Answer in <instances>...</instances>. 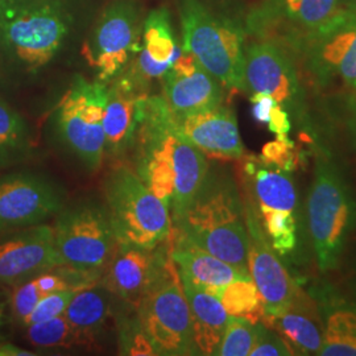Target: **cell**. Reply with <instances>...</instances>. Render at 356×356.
Returning <instances> with one entry per match:
<instances>
[{"instance_id": "obj_1", "label": "cell", "mask_w": 356, "mask_h": 356, "mask_svg": "<svg viewBox=\"0 0 356 356\" xmlns=\"http://www.w3.org/2000/svg\"><path fill=\"white\" fill-rule=\"evenodd\" d=\"M172 229L250 275L243 194L227 169H209L202 188Z\"/></svg>"}, {"instance_id": "obj_2", "label": "cell", "mask_w": 356, "mask_h": 356, "mask_svg": "<svg viewBox=\"0 0 356 356\" xmlns=\"http://www.w3.org/2000/svg\"><path fill=\"white\" fill-rule=\"evenodd\" d=\"M65 0H0V58L19 74L51 64L70 33Z\"/></svg>"}, {"instance_id": "obj_3", "label": "cell", "mask_w": 356, "mask_h": 356, "mask_svg": "<svg viewBox=\"0 0 356 356\" xmlns=\"http://www.w3.org/2000/svg\"><path fill=\"white\" fill-rule=\"evenodd\" d=\"M306 226L322 273L338 269L356 231V198L334 156L316 145L314 175L306 198Z\"/></svg>"}, {"instance_id": "obj_4", "label": "cell", "mask_w": 356, "mask_h": 356, "mask_svg": "<svg viewBox=\"0 0 356 356\" xmlns=\"http://www.w3.org/2000/svg\"><path fill=\"white\" fill-rule=\"evenodd\" d=\"M182 49L189 51L223 88L245 91L244 22L204 0H178Z\"/></svg>"}, {"instance_id": "obj_5", "label": "cell", "mask_w": 356, "mask_h": 356, "mask_svg": "<svg viewBox=\"0 0 356 356\" xmlns=\"http://www.w3.org/2000/svg\"><path fill=\"white\" fill-rule=\"evenodd\" d=\"M104 198L118 243L152 250L170 238L168 207L131 168L119 165L108 173Z\"/></svg>"}, {"instance_id": "obj_6", "label": "cell", "mask_w": 356, "mask_h": 356, "mask_svg": "<svg viewBox=\"0 0 356 356\" xmlns=\"http://www.w3.org/2000/svg\"><path fill=\"white\" fill-rule=\"evenodd\" d=\"M107 83L76 76L53 115V131L64 151L90 172L102 165L104 157L103 116Z\"/></svg>"}, {"instance_id": "obj_7", "label": "cell", "mask_w": 356, "mask_h": 356, "mask_svg": "<svg viewBox=\"0 0 356 356\" xmlns=\"http://www.w3.org/2000/svg\"><path fill=\"white\" fill-rule=\"evenodd\" d=\"M321 90L356 91V15L341 10L289 47Z\"/></svg>"}, {"instance_id": "obj_8", "label": "cell", "mask_w": 356, "mask_h": 356, "mask_svg": "<svg viewBox=\"0 0 356 356\" xmlns=\"http://www.w3.org/2000/svg\"><path fill=\"white\" fill-rule=\"evenodd\" d=\"M136 313L156 355H197L189 304L170 254Z\"/></svg>"}, {"instance_id": "obj_9", "label": "cell", "mask_w": 356, "mask_h": 356, "mask_svg": "<svg viewBox=\"0 0 356 356\" xmlns=\"http://www.w3.org/2000/svg\"><path fill=\"white\" fill-rule=\"evenodd\" d=\"M53 231L64 267L99 281L118 243L106 206L91 201L64 206Z\"/></svg>"}, {"instance_id": "obj_10", "label": "cell", "mask_w": 356, "mask_h": 356, "mask_svg": "<svg viewBox=\"0 0 356 356\" xmlns=\"http://www.w3.org/2000/svg\"><path fill=\"white\" fill-rule=\"evenodd\" d=\"M245 92L267 94L304 128H312L305 88L292 51L273 40L254 38L244 47Z\"/></svg>"}, {"instance_id": "obj_11", "label": "cell", "mask_w": 356, "mask_h": 356, "mask_svg": "<svg viewBox=\"0 0 356 356\" xmlns=\"http://www.w3.org/2000/svg\"><path fill=\"white\" fill-rule=\"evenodd\" d=\"M143 22L136 0H113L103 10L82 49L98 81L107 83L127 67L139 51Z\"/></svg>"}, {"instance_id": "obj_12", "label": "cell", "mask_w": 356, "mask_h": 356, "mask_svg": "<svg viewBox=\"0 0 356 356\" xmlns=\"http://www.w3.org/2000/svg\"><path fill=\"white\" fill-rule=\"evenodd\" d=\"M65 206L64 191L32 170L0 176V234L45 223Z\"/></svg>"}, {"instance_id": "obj_13", "label": "cell", "mask_w": 356, "mask_h": 356, "mask_svg": "<svg viewBox=\"0 0 356 356\" xmlns=\"http://www.w3.org/2000/svg\"><path fill=\"white\" fill-rule=\"evenodd\" d=\"M341 11V0H260L245 16L247 36L289 47Z\"/></svg>"}, {"instance_id": "obj_14", "label": "cell", "mask_w": 356, "mask_h": 356, "mask_svg": "<svg viewBox=\"0 0 356 356\" xmlns=\"http://www.w3.org/2000/svg\"><path fill=\"white\" fill-rule=\"evenodd\" d=\"M243 201L248 234V272L261 296L264 317H273L289 305L298 285L270 245L252 206L244 197Z\"/></svg>"}, {"instance_id": "obj_15", "label": "cell", "mask_w": 356, "mask_h": 356, "mask_svg": "<svg viewBox=\"0 0 356 356\" xmlns=\"http://www.w3.org/2000/svg\"><path fill=\"white\" fill-rule=\"evenodd\" d=\"M63 266L51 226L42 223L0 234V285L15 286Z\"/></svg>"}, {"instance_id": "obj_16", "label": "cell", "mask_w": 356, "mask_h": 356, "mask_svg": "<svg viewBox=\"0 0 356 356\" xmlns=\"http://www.w3.org/2000/svg\"><path fill=\"white\" fill-rule=\"evenodd\" d=\"M169 241L152 250L116 243L99 281L132 309H138L169 257Z\"/></svg>"}, {"instance_id": "obj_17", "label": "cell", "mask_w": 356, "mask_h": 356, "mask_svg": "<svg viewBox=\"0 0 356 356\" xmlns=\"http://www.w3.org/2000/svg\"><path fill=\"white\" fill-rule=\"evenodd\" d=\"M148 90L149 86L128 67L115 76L108 86L103 116L104 154L108 157H120L132 149L140 103L148 95Z\"/></svg>"}, {"instance_id": "obj_18", "label": "cell", "mask_w": 356, "mask_h": 356, "mask_svg": "<svg viewBox=\"0 0 356 356\" xmlns=\"http://www.w3.org/2000/svg\"><path fill=\"white\" fill-rule=\"evenodd\" d=\"M178 135L206 157L241 160L245 154L235 111L225 104L194 114L175 116Z\"/></svg>"}, {"instance_id": "obj_19", "label": "cell", "mask_w": 356, "mask_h": 356, "mask_svg": "<svg viewBox=\"0 0 356 356\" xmlns=\"http://www.w3.org/2000/svg\"><path fill=\"white\" fill-rule=\"evenodd\" d=\"M163 79V98L175 116L200 113L220 106L225 101L223 85L185 49H181Z\"/></svg>"}, {"instance_id": "obj_20", "label": "cell", "mask_w": 356, "mask_h": 356, "mask_svg": "<svg viewBox=\"0 0 356 356\" xmlns=\"http://www.w3.org/2000/svg\"><path fill=\"white\" fill-rule=\"evenodd\" d=\"M241 160L243 197L254 207L256 216H300L298 191L291 172L256 154H244Z\"/></svg>"}, {"instance_id": "obj_21", "label": "cell", "mask_w": 356, "mask_h": 356, "mask_svg": "<svg viewBox=\"0 0 356 356\" xmlns=\"http://www.w3.org/2000/svg\"><path fill=\"white\" fill-rule=\"evenodd\" d=\"M181 49L168 8H154L144 17L140 47L127 67L141 82L149 86L153 79L165 76L177 60Z\"/></svg>"}, {"instance_id": "obj_22", "label": "cell", "mask_w": 356, "mask_h": 356, "mask_svg": "<svg viewBox=\"0 0 356 356\" xmlns=\"http://www.w3.org/2000/svg\"><path fill=\"white\" fill-rule=\"evenodd\" d=\"M267 327L276 331L288 343L293 355H319L323 344V321L312 293L300 286L292 301L277 316L264 317Z\"/></svg>"}, {"instance_id": "obj_23", "label": "cell", "mask_w": 356, "mask_h": 356, "mask_svg": "<svg viewBox=\"0 0 356 356\" xmlns=\"http://www.w3.org/2000/svg\"><path fill=\"white\" fill-rule=\"evenodd\" d=\"M312 296L323 321L321 356H356V301L348 300L334 286L321 284Z\"/></svg>"}, {"instance_id": "obj_24", "label": "cell", "mask_w": 356, "mask_h": 356, "mask_svg": "<svg viewBox=\"0 0 356 356\" xmlns=\"http://www.w3.org/2000/svg\"><path fill=\"white\" fill-rule=\"evenodd\" d=\"M169 254L181 276L188 277L214 296L232 281L251 279L250 275L209 254L173 229L169 241Z\"/></svg>"}, {"instance_id": "obj_25", "label": "cell", "mask_w": 356, "mask_h": 356, "mask_svg": "<svg viewBox=\"0 0 356 356\" xmlns=\"http://www.w3.org/2000/svg\"><path fill=\"white\" fill-rule=\"evenodd\" d=\"M179 275V273H178ZM191 310L193 339L197 355H216L229 322V313L211 293L179 275Z\"/></svg>"}, {"instance_id": "obj_26", "label": "cell", "mask_w": 356, "mask_h": 356, "mask_svg": "<svg viewBox=\"0 0 356 356\" xmlns=\"http://www.w3.org/2000/svg\"><path fill=\"white\" fill-rule=\"evenodd\" d=\"M173 169H175V193L169 204L172 226L189 209L195 195L204 185L209 173L207 157L189 141L182 139L177 132L173 141Z\"/></svg>"}, {"instance_id": "obj_27", "label": "cell", "mask_w": 356, "mask_h": 356, "mask_svg": "<svg viewBox=\"0 0 356 356\" xmlns=\"http://www.w3.org/2000/svg\"><path fill=\"white\" fill-rule=\"evenodd\" d=\"M114 298V294L101 281L76 291L64 316L76 332L79 344H90L101 334L113 313Z\"/></svg>"}, {"instance_id": "obj_28", "label": "cell", "mask_w": 356, "mask_h": 356, "mask_svg": "<svg viewBox=\"0 0 356 356\" xmlns=\"http://www.w3.org/2000/svg\"><path fill=\"white\" fill-rule=\"evenodd\" d=\"M32 151L24 118L0 95V170L22 164Z\"/></svg>"}, {"instance_id": "obj_29", "label": "cell", "mask_w": 356, "mask_h": 356, "mask_svg": "<svg viewBox=\"0 0 356 356\" xmlns=\"http://www.w3.org/2000/svg\"><path fill=\"white\" fill-rule=\"evenodd\" d=\"M216 297L232 317L259 323L266 316L261 296L251 279H239L229 282L216 293Z\"/></svg>"}, {"instance_id": "obj_30", "label": "cell", "mask_w": 356, "mask_h": 356, "mask_svg": "<svg viewBox=\"0 0 356 356\" xmlns=\"http://www.w3.org/2000/svg\"><path fill=\"white\" fill-rule=\"evenodd\" d=\"M28 342L38 350L69 348L79 344L76 332L64 314L26 326Z\"/></svg>"}, {"instance_id": "obj_31", "label": "cell", "mask_w": 356, "mask_h": 356, "mask_svg": "<svg viewBox=\"0 0 356 356\" xmlns=\"http://www.w3.org/2000/svg\"><path fill=\"white\" fill-rule=\"evenodd\" d=\"M259 323L229 316L222 341L216 348L218 356H248L254 347Z\"/></svg>"}, {"instance_id": "obj_32", "label": "cell", "mask_w": 356, "mask_h": 356, "mask_svg": "<svg viewBox=\"0 0 356 356\" xmlns=\"http://www.w3.org/2000/svg\"><path fill=\"white\" fill-rule=\"evenodd\" d=\"M120 353L123 355H156L152 344L141 329L138 313L135 318L120 327Z\"/></svg>"}, {"instance_id": "obj_33", "label": "cell", "mask_w": 356, "mask_h": 356, "mask_svg": "<svg viewBox=\"0 0 356 356\" xmlns=\"http://www.w3.org/2000/svg\"><path fill=\"white\" fill-rule=\"evenodd\" d=\"M76 291L79 289H66V291H58V292L48 294L38 302L22 326L26 327L28 325L41 322V321H48L64 314L65 309L72 301Z\"/></svg>"}, {"instance_id": "obj_34", "label": "cell", "mask_w": 356, "mask_h": 356, "mask_svg": "<svg viewBox=\"0 0 356 356\" xmlns=\"http://www.w3.org/2000/svg\"><path fill=\"white\" fill-rule=\"evenodd\" d=\"M293 353L288 343L280 335L267 327L263 322H259L257 335L250 356H292Z\"/></svg>"}, {"instance_id": "obj_35", "label": "cell", "mask_w": 356, "mask_h": 356, "mask_svg": "<svg viewBox=\"0 0 356 356\" xmlns=\"http://www.w3.org/2000/svg\"><path fill=\"white\" fill-rule=\"evenodd\" d=\"M294 141L289 138L277 139L267 143L261 149V157L275 165L280 166L281 169L293 173L298 164V159L294 151Z\"/></svg>"}, {"instance_id": "obj_36", "label": "cell", "mask_w": 356, "mask_h": 356, "mask_svg": "<svg viewBox=\"0 0 356 356\" xmlns=\"http://www.w3.org/2000/svg\"><path fill=\"white\" fill-rule=\"evenodd\" d=\"M341 116L348 144L356 151V91L346 92Z\"/></svg>"}, {"instance_id": "obj_37", "label": "cell", "mask_w": 356, "mask_h": 356, "mask_svg": "<svg viewBox=\"0 0 356 356\" xmlns=\"http://www.w3.org/2000/svg\"><path fill=\"white\" fill-rule=\"evenodd\" d=\"M267 124L269 131L275 134L277 139L289 138V132L292 131V119L288 111L282 108L279 103H276L272 108Z\"/></svg>"}, {"instance_id": "obj_38", "label": "cell", "mask_w": 356, "mask_h": 356, "mask_svg": "<svg viewBox=\"0 0 356 356\" xmlns=\"http://www.w3.org/2000/svg\"><path fill=\"white\" fill-rule=\"evenodd\" d=\"M250 101L252 103V114L254 119L260 123L267 124L270 111L277 102L267 94H251Z\"/></svg>"}, {"instance_id": "obj_39", "label": "cell", "mask_w": 356, "mask_h": 356, "mask_svg": "<svg viewBox=\"0 0 356 356\" xmlns=\"http://www.w3.org/2000/svg\"><path fill=\"white\" fill-rule=\"evenodd\" d=\"M36 353H29L26 348L15 344L0 342V356H35Z\"/></svg>"}, {"instance_id": "obj_40", "label": "cell", "mask_w": 356, "mask_h": 356, "mask_svg": "<svg viewBox=\"0 0 356 356\" xmlns=\"http://www.w3.org/2000/svg\"><path fill=\"white\" fill-rule=\"evenodd\" d=\"M341 10L356 15V0H341Z\"/></svg>"}, {"instance_id": "obj_41", "label": "cell", "mask_w": 356, "mask_h": 356, "mask_svg": "<svg viewBox=\"0 0 356 356\" xmlns=\"http://www.w3.org/2000/svg\"><path fill=\"white\" fill-rule=\"evenodd\" d=\"M350 282H351V286L354 289V292L356 294V250L354 254H353V261H351V267H350Z\"/></svg>"}, {"instance_id": "obj_42", "label": "cell", "mask_w": 356, "mask_h": 356, "mask_svg": "<svg viewBox=\"0 0 356 356\" xmlns=\"http://www.w3.org/2000/svg\"><path fill=\"white\" fill-rule=\"evenodd\" d=\"M3 314H4V300L0 293V326H1V321H3Z\"/></svg>"}]
</instances>
